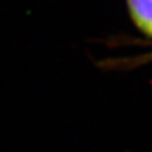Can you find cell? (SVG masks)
Wrapping results in <instances>:
<instances>
[{
  "instance_id": "cell-1",
  "label": "cell",
  "mask_w": 152,
  "mask_h": 152,
  "mask_svg": "<svg viewBox=\"0 0 152 152\" xmlns=\"http://www.w3.org/2000/svg\"><path fill=\"white\" fill-rule=\"evenodd\" d=\"M127 4L135 24L152 37V0H127Z\"/></svg>"
}]
</instances>
